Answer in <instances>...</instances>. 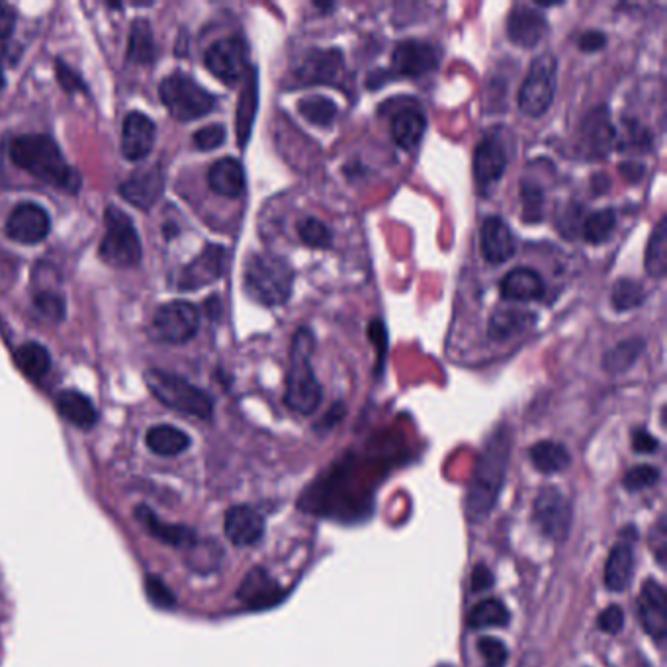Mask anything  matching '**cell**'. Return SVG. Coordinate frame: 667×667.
Returning <instances> with one entry per match:
<instances>
[{"mask_svg": "<svg viewBox=\"0 0 667 667\" xmlns=\"http://www.w3.org/2000/svg\"><path fill=\"white\" fill-rule=\"evenodd\" d=\"M511 458V433L507 427H499L484 446L478 468L470 482L466 495V515L470 523H482L497 503L505 484Z\"/></svg>", "mask_w": 667, "mask_h": 667, "instance_id": "1", "label": "cell"}, {"mask_svg": "<svg viewBox=\"0 0 667 667\" xmlns=\"http://www.w3.org/2000/svg\"><path fill=\"white\" fill-rule=\"evenodd\" d=\"M14 165L65 192H77L81 178L69 167L57 143L42 134L20 135L10 145Z\"/></svg>", "mask_w": 667, "mask_h": 667, "instance_id": "2", "label": "cell"}, {"mask_svg": "<svg viewBox=\"0 0 667 667\" xmlns=\"http://www.w3.org/2000/svg\"><path fill=\"white\" fill-rule=\"evenodd\" d=\"M315 351V337L310 327H300L292 339L290 349V370L286 378V405L300 413L312 415L323 400V388L315 376L312 358Z\"/></svg>", "mask_w": 667, "mask_h": 667, "instance_id": "3", "label": "cell"}, {"mask_svg": "<svg viewBox=\"0 0 667 667\" xmlns=\"http://www.w3.org/2000/svg\"><path fill=\"white\" fill-rule=\"evenodd\" d=\"M245 292L263 306H282L288 302L294 286V270L276 255L257 253L245 265Z\"/></svg>", "mask_w": 667, "mask_h": 667, "instance_id": "4", "label": "cell"}, {"mask_svg": "<svg viewBox=\"0 0 667 667\" xmlns=\"http://www.w3.org/2000/svg\"><path fill=\"white\" fill-rule=\"evenodd\" d=\"M145 382L157 400L182 415L196 419H210L214 413L212 398L204 390L196 388L194 384H190L177 374L153 368L145 372Z\"/></svg>", "mask_w": 667, "mask_h": 667, "instance_id": "5", "label": "cell"}, {"mask_svg": "<svg viewBox=\"0 0 667 667\" xmlns=\"http://www.w3.org/2000/svg\"><path fill=\"white\" fill-rule=\"evenodd\" d=\"M159 94L169 114L180 122H192L210 114L216 106V98L200 87L186 73H171L163 79Z\"/></svg>", "mask_w": 667, "mask_h": 667, "instance_id": "6", "label": "cell"}, {"mask_svg": "<svg viewBox=\"0 0 667 667\" xmlns=\"http://www.w3.org/2000/svg\"><path fill=\"white\" fill-rule=\"evenodd\" d=\"M106 233L100 243V259L110 267L132 268L141 261V241L134 222L120 208L106 210Z\"/></svg>", "mask_w": 667, "mask_h": 667, "instance_id": "7", "label": "cell"}, {"mask_svg": "<svg viewBox=\"0 0 667 667\" xmlns=\"http://www.w3.org/2000/svg\"><path fill=\"white\" fill-rule=\"evenodd\" d=\"M558 59L546 51L531 63L527 79L519 90V108L531 118H540L548 112L556 94Z\"/></svg>", "mask_w": 667, "mask_h": 667, "instance_id": "8", "label": "cell"}, {"mask_svg": "<svg viewBox=\"0 0 667 667\" xmlns=\"http://www.w3.org/2000/svg\"><path fill=\"white\" fill-rule=\"evenodd\" d=\"M441 49L423 40H405L396 45L392 53L390 71H380L382 77H425L439 69Z\"/></svg>", "mask_w": 667, "mask_h": 667, "instance_id": "9", "label": "cell"}, {"mask_svg": "<svg viewBox=\"0 0 667 667\" xmlns=\"http://www.w3.org/2000/svg\"><path fill=\"white\" fill-rule=\"evenodd\" d=\"M206 69L225 85H237L249 69V47L243 38H223L204 55Z\"/></svg>", "mask_w": 667, "mask_h": 667, "instance_id": "10", "label": "cell"}, {"mask_svg": "<svg viewBox=\"0 0 667 667\" xmlns=\"http://www.w3.org/2000/svg\"><path fill=\"white\" fill-rule=\"evenodd\" d=\"M345 79V57L341 49H312L294 73V87L329 85L339 87Z\"/></svg>", "mask_w": 667, "mask_h": 667, "instance_id": "11", "label": "cell"}, {"mask_svg": "<svg viewBox=\"0 0 667 667\" xmlns=\"http://www.w3.org/2000/svg\"><path fill=\"white\" fill-rule=\"evenodd\" d=\"M617 141V130L605 106H597L585 114L579 124L578 147L585 159H607Z\"/></svg>", "mask_w": 667, "mask_h": 667, "instance_id": "12", "label": "cell"}, {"mask_svg": "<svg viewBox=\"0 0 667 667\" xmlns=\"http://www.w3.org/2000/svg\"><path fill=\"white\" fill-rule=\"evenodd\" d=\"M200 327V313L188 302H169L153 317V329L165 343H188Z\"/></svg>", "mask_w": 667, "mask_h": 667, "instance_id": "13", "label": "cell"}, {"mask_svg": "<svg viewBox=\"0 0 667 667\" xmlns=\"http://www.w3.org/2000/svg\"><path fill=\"white\" fill-rule=\"evenodd\" d=\"M534 521L538 529L554 540H564L572 525L570 501L558 488H544L534 501Z\"/></svg>", "mask_w": 667, "mask_h": 667, "instance_id": "14", "label": "cell"}, {"mask_svg": "<svg viewBox=\"0 0 667 667\" xmlns=\"http://www.w3.org/2000/svg\"><path fill=\"white\" fill-rule=\"evenodd\" d=\"M229 253L222 245H208L204 251L180 270L177 278V288L182 292L200 290L204 286L214 284L220 280L227 268Z\"/></svg>", "mask_w": 667, "mask_h": 667, "instance_id": "15", "label": "cell"}, {"mask_svg": "<svg viewBox=\"0 0 667 667\" xmlns=\"http://www.w3.org/2000/svg\"><path fill=\"white\" fill-rule=\"evenodd\" d=\"M638 615L646 634L654 640H664L667 634V595L664 585L656 579H646L638 599Z\"/></svg>", "mask_w": 667, "mask_h": 667, "instance_id": "16", "label": "cell"}, {"mask_svg": "<svg viewBox=\"0 0 667 667\" xmlns=\"http://www.w3.org/2000/svg\"><path fill=\"white\" fill-rule=\"evenodd\" d=\"M49 216L42 206L38 204H20L14 208L6 222V235L22 245H36L44 241L49 233Z\"/></svg>", "mask_w": 667, "mask_h": 667, "instance_id": "17", "label": "cell"}, {"mask_svg": "<svg viewBox=\"0 0 667 667\" xmlns=\"http://www.w3.org/2000/svg\"><path fill=\"white\" fill-rule=\"evenodd\" d=\"M265 517L251 505H235L225 513L223 531L231 544L245 548L265 536Z\"/></svg>", "mask_w": 667, "mask_h": 667, "instance_id": "18", "label": "cell"}, {"mask_svg": "<svg viewBox=\"0 0 667 667\" xmlns=\"http://www.w3.org/2000/svg\"><path fill=\"white\" fill-rule=\"evenodd\" d=\"M507 163L509 157L501 137L497 134L486 135L474 151V178L478 186L484 190L499 182L507 169Z\"/></svg>", "mask_w": 667, "mask_h": 667, "instance_id": "19", "label": "cell"}, {"mask_svg": "<svg viewBox=\"0 0 667 667\" xmlns=\"http://www.w3.org/2000/svg\"><path fill=\"white\" fill-rule=\"evenodd\" d=\"M163 190H165V175L159 167L137 171L120 186L122 198L139 210L153 208L161 198Z\"/></svg>", "mask_w": 667, "mask_h": 667, "instance_id": "20", "label": "cell"}, {"mask_svg": "<svg viewBox=\"0 0 667 667\" xmlns=\"http://www.w3.org/2000/svg\"><path fill=\"white\" fill-rule=\"evenodd\" d=\"M548 30L546 16L533 6L517 4L507 18V36L513 44L534 47L540 44Z\"/></svg>", "mask_w": 667, "mask_h": 667, "instance_id": "21", "label": "cell"}, {"mask_svg": "<svg viewBox=\"0 0 667 667\" xmlns=\"http://www.w3.org/2000/svg\"><path fill=\"white\" fill-rule=\"evenodd\" d=\"M135 519L137 523L141 525V529H145L149 536H153L155 540L167 544V546H173V548H190L198 536L184 527V525H173V523H167L163 521L151 507L147 505H137L135 507Z\"/></svg>", "mask_w": 667, "mask_h": 667, "instance_id": "22", "label": "cell"}, {"mask_svg": "<svg viewBox=\"0 0 667 667\" xmlns=\"http://www.w3.org/2000/svg\"><path fill=\"white\" fill-rule=\"evenodd\" d=\"M480 245H482L484 259L491 265L507 263L515 255V249H517L511 227L499 216H491L482 225Z\"/></svg>", "mask_w": 667, "mask_h": 667, "instance_id": "23", "label": "cell"}, {"mask_svg": "<svg viewBox=\"0 0 667 667\" xmlns=\"http://www.w3.org/2000/svg\"><path fill=\"white\" fill-rule=\"evenodd\" d=\"M155 143V124L145 114L132 112L122 128V155L128 161L145 159Z\"/></svg>", "mask_w": 667, "mask_h": 667, "instance_id": "24", "label": "cell"}, {"mask_svg": "<svg viewBox=\"0 0 667 667\" xmlns=\"http://www.w3.org/2000/svg\"><path fill=\"white\" fill-rule=\"evenodd\" d=\"M499 292L509 302H536L546 294L542 276L531 268H515L503 276Z\"/></svg>", "mask_w": 667, "mask_h": 667, "instance_id": "25", "label": "cell"}, {"mask_svg": "<svg viewBox=\"0 0 667 667\" xmlns=\"http://www.w3.org/2000/svg\"><path fill=\"white\" fill-rule=\"evenodd\" d=\"M237 597L249 609H267L280 601L282 591L280 585L270 578L265 570L255 568L249 572L247 578L243 579Z\"/></svg>", "mask_w": 667, "mask_h": 667, "instance_id": "26", "label": "cell"}, {"mask_svg": "<svg viewBox=\"0 0 667 667\" xmlns=\"http://www.w3.org/2000/svg\"><path fill=\"white\" fill-rule=\"evenodd\" d=\"M632 574H634V550H632V542L630 540H623L619 542L605 564V585L613 591V593H621L626 591L630 581H632Z\"/></svg>", "mask_w": 667, "mask_h": 667, "instance_id": "27", "label": "cell"}, {"mask_svg": "<svg viewBox=\"0 0 667 667\" xmlns=\"http://www.w3.org/2000/svg\"><path fill=\"white\" fill-rule=\"evenodd\" d=\"M208 184L223 198H239L245 190V171L241 163L231 157L220 159L208 173Z\"/></svg>", "mask_w": 667, "mask_h": 667, "instance_id": "28", "label": "cell"}, {"mask_svg": "<svg viewBox=\"0 0 667 667\" xmlns=\"http://www.w3.org/2000/svg\"><path fill=\"white\" fill-rule=\"evenodd\" d=\"M57 409L63 419H67L73 427L89 431L98 421V411L92 405V401L77 392V390H65L57 396Z\"/></svg>", "mask_w": 667, "mask_h": 667, "instance_id": "29", "label": "cell"}, {"mask_svg": "<svg viewBox=\"0 0 667 667\" xmlns=\"http://www.w3.org/2000/svg\"><path fill=\"white\" fill-rule=\"evenodd\" d=\"M257 106H259V83H257V71L251 69L247 73V83L241 92V98L237 104V116H235V130H237V139L241 147H245L251 137L253 122L257 116Z\"/></svg>", "mask_w": 667, "mask_h": 667, "instance_id": "30", "label": "cell"}, {"mask_svg": "<svg viewBox=\"0 0 667 667\" xmlns=\"http://www.w3.org/2000/svg\"><path fill=\"white\" fill-rule=\"evenodd\" d=\"M536 323V315L525 310H497L493 312L488 323V335L493 341L503 343L509 341Z\"/></svg>", "mask_w": 667, "mask_h": 667, "instance_id": "31", "label": "cell"}, {"mask_svg": "<svg viewBox=\"0 0 667 667\" xmlns=\"http://www.w3.org/2000/svg\"><path fill=\"white\" fill-rule=\"evenodd\" d=\"M145 445H147V448L153 454L171 458V456H178V454L186 452L190 448V445H192V441L178 427H173V425H155V427H151L147 431Z\"/></svg>", "mask_w": 667, "mask_h": 667, "instance_id": "32", "label": "cell"}, {"mask_svg": "<svg viewBox=\"0 0 667 667\" xmlns=\"http://www.w3.org/2000/svg\"><path fill=\"white\" fill-rule=\"evenodd\" d=\"M427 132V118L421 110H401L392 120V137L401 149H415Z\"/></svg>", "mask_w": 667, "mask_h": 667, "instance_id": "33", "label": "cell"}, {"mask_svg": "<svg viewBox=\"0 0 667 667\" xmlns=\"http://www.w3.org/2000/svg\"><path fill=\"white\" fill-rule=\"evenodd\" d=\"M531 462L534 468L542 474H560L564 470L570 468L572 464V456L568 452V448L562 443H554V441H540L536 445L531 446L529 450Z\"/></svg>", "mask_w": 667, "mask_h": 667, "instance_id": "34", "label": "cell"}, {"mask_svg": "<svg viewBox=\"0 0 667 667\" xmlns=\"http://www.w3.org/2000/svg\"><path fill=\"white\" fill-rule=\"evenodd\" d=\"M644 267L652 278H662L667 268V220L662 218L652 231V237L646 247Z\"/></svg>", "mask_w": 667, "mask_h": 667, "instance_id": "35", "label": "cell"}, {"mask_svg": "<svg viewBox=\"0 0 667 667\" xmlns=\"http://www.w3.org/2000/svg\"><path fill=\"white\" fill-rule=\"evenodd\" d=\"M298 112L304 120H308L313 126L329 128L335 122L339 108L331 98L321 96V94H312V96H306L298 102Z\"/></svg>", "mask_w": 667, "mask_h": 667, "instance_id": "36", "label": "cell"}, {"mask_svg": "<svg viewBox=\"0 0 667 667\" xmlns=\"http://www.w3.org/2000/svg\"><path fill=\"white\" fill-rule=\"evenodd\" d=\"M644 339L632 337L626 339L623 343H619L617 347H613L609 353L603 356V368L611 374H621L626 372L628 368H632L636 364V360L644 353Z\"/></svg>", "mask_w": 667, "mask_h": 667, "instance_id": "37", "label": "cell"}, {"mask_svg": "<svg viewBox=\"0 0 667 667\" xmlns=\"http://www.w3.org/2000/svg\"><path fill=\"white\" fill-rule=\"evenodd\" d=\"M509 619H511V615L499 599H484L472 609V613L468 617V624L474 630L503 628V626L509 624Z\"/></svg>", "mask_w": 667, "mask_h": 667, "instance_id": "38", "label": "cell"}, {"mask_svg": "<svg viewBox=\"0 0 667 667\" xmlns=\"http://www.w3.org/2000/svg\"><path fill=\"white\" fill-rule=\"evenodd\" d=\"M16 364L30 380H42L51 368V356L40 343H26L16 351Z\"/></svg>", "mask_w": 667, "mask_h": 667, "instance_id": "39", "label": "cell"}, {"mask_svg": "<svg viewBox=\"0 0 667 667\" xmlns=\"http://www.w3.org/2000/svg\"><path fill=\"white\" fill-rule=\"evenodd\" d=\"M617 227V214L611 208L591 212L583 223H581V233L587 243L591 245H601L611 239L613 231Z\"/></svg>", "mask_w": 667, "mask_h": 667, "instance_id": "40", "label": "cell"}, {"mask_svg": "<svg viewBox=\"0 0 667 667\" xmlns=\"http://www.w3.org/2000/svg\"><path fill=\"white\" fill-rule=\"evenodd\" d=\"M646 300V292L642 288L640 282L632 280V278H619L613 286L611 292V304L617 312H630L636 310L644 304Z\"/></svg>", "mask_w": 667, "mask_h": 667, "instance_id": "41", "label": "cell"}, {"mask_svg": "<svg viewBox=\"0 0 667 667\" xmlns=\"http://www.w3.org/2000/svg\"><path fill=\"white\" fill-rule=\"evenodd\" d=\"M128 57L139 63V65H149L155 59V44H153V34L151 28L145 20H137L132 26V36H130V51Z\"/></svg>", "mask_w": 667, "mask_h": 667, "instance_id": "42", "label": "cell"}, {"mask_svg": "<svg viewBox=\"0 0 667 667\" xmlns=\"http://www.w3.org/2000/svg\"><path fill=\"white\" fill-rule=\"evenodd\" d=\"M298 235L302 243H306L312 249H327L333 243V233L329 225L317 218H306L298 223Z\"/></svg>", "mask_w": 667, "mask_h": 667, "instance_id": "43", "label": "cell"}, {"mask_svg": "<svg viewBox=\"0 0 667 667\" xmlns=\"http://www.w3.org/2000/svg\"><path fill=\"white\" fill-rule=\"evenodd\" d=\"M145 595L149 599V603L155 609L161 611H173L177 609V595L171 591V587L159 578V576H147L145 578Z\"/></svg>", "mask_w": 667, "mask_h": 667, "instance_id": "44", "label": "cell"}, {"mask_svg": "<svg viewBox=\"0 0 667 667\" xmlns=\"http://www.w3.org/2000/svg\"><path fill=\"white\" fill-rule=\"evenodd\" d=\"M34 310L44 321L59 323L65 317V302L55 292H40L34 298Z\"/></svg>", "mask_w": 667, "mask_h": 667, "instance_id": "45", "label": "cell"}, {"mask_svg": "<svg viewBox=\"0 0 667 667\" xmlns=\"http://www.w3.org/2000/svg\"><path fill=\"white\" fill-rule=\"evenodd\" d=\"M658 480H660V470L654 468V466L642 464V466H636V468L628 470L623 482L626 490L640 491L656 486Z\"/></svg>", "mask_w": 667, "mask_h": 667, "instance_id": "46", "label": "cell"}, {"mask_svg": "<svg viewBox=\"0 0 667 667\" xmlns=\"http://www.w3.org/2000/svg\"><path fill=\"white\" fill-rule=\"evenodd\" d=\"M521 198H523V208H525V222H538L542 216V204H544L542 188L531 180H525L521 188Z\"/></svg>", "mask_w": 667, "mask_h": 667, "instance_id": "47", "label": "cell"}, {"mask_svg": "<svg viewBox=\"0 0 667 667\" xmlns=\"http://www.w3.org/2000/svg\"><path fill=\"white\" fill-rule=\"evenodd\" d=\"M478 652L484 656L486 667H505L509 660L507 646L493 636H482L478 640Z\"/></svg>", "mask_w": 667, "mask_h": 667, "instance_id": "48", "label": "cell"}, {"mask_svg": "<svg viewBox=\"0 0 667 667\" xmlns=\"http://www.w3.org/2000/svg\"><path fill=\"white\" fill-rule=\"evenodd\" d=\"M225 135H227V132H225L222 124H212V126L202 128L194 134V145L200 151H214V149L222 147Z\"/></svg>", "mask_w": 667, "mask_h": 667, "instance_id": "49", "label": "cell"}, {"mask_svg": "<svg viewBox=\"0 0 667 667\" xmlns=\"http://www.w3.org/2000/svg\"><path fill=\"white\" fill-rule=\"evenodd\" d=\"M597 626L599 630L615 636L623 630L624 626V611L619 605H609L605 611H601L599 619H597Z\"/></svg>", "mask_w": 667, "mask_h": 667, "instance_id": "50", "label": "cell"}, {"mask_svg": "<svg viewBox=\"0 0 667 667\" xmlns=\"http://www.w3.org/2000/svg\"><path fill=\"white\" fill-rule=\"evenodd\" d=\"M660 448V443L654 435H650L646 429H636L632 433V450L638 454H652Z\"/></svg>", "mask_w": 667, "mask_h": 667, "instance_id": "51", "label": "cell"}, {"mask_svg": "<svg viewBox=\"0 0 667 667\" xmlns=\"http://www.w3.org/2000/svg\"><path fill=\"white\" fill-rule=\"evenodd\" d=\"M578 45L579 49L585 53H595L607 45V36L599 30H589L583 36H579Z\"/></svg>", "mask_w": 667, "mask_h": 667, "instance_id": "52", "label": "cell"}, {"mask_svg": "<svg viewBox=\"0 0 667 667\" xmlns=\"http://www.w3.org/2000/svg\"><path fill=\"white\" fill-rule=\"evenodd\" d=\"M14 26H16V10L10 4L0 2V38H8Z\"/></svg>", "mask_w": 667, "mask_h": 667, "instance_id": "53", "label": "cell"}, {"mask_svg": "<svg viewBox=\"0 0 667 667\" xmlns=\"http://www.w3.org/2000/svg\"><path fill=\"white\" fill-rule=\"evenodd\" d=\"M493 585V576H491L490 568L480 564L474 568L472 574V591H486Z\"/></svg>", "mask_w": 667, "mask_h": 667, "instance_id": "54", "label": "cell"}, {"mask_svg": "<svg viewBox=\"0 0 667 667\" xmlns=\"http://www.w3.org/2000/svg\"><path fill=\"white\" fill-rule=\"evenodd\" d=\"M57 75H59V83L65 87L67 90H73V89H79L81 87V81H79V77L67 67V65H63V63H59V67H57Z\"/></svg>", "mask_w": 667, "mask_h": 667, "instance_id": "55", "label": "cell"}, {"mask_svg": "<svg viewBox=\"0 0 667 667\" xmlns=\"http://www.w3.org/2000/svg\"><path fill=\"white\" fill-rule=\"evenodd\" d=\"M619 169H621V173H623L624 177L628 178L630 182H636V180H640L642 175H644V165H640V163H636V161L623 163Z\"/></svg>", "mask_w": 667, "mask_h": 667, "instance_id": "56", "label": "cell"}, {"mask_svg": "<svg viewBox=\"0 0 667 667\" xmlns=\"http://www.w3.org/2000/svg\"><path fill=\"white\" fill-rule=\"evenodd\" d=\"M4 89V73H2V67H0V90Z\"/></svg>", "mask_w": 667, "mask_h": 667, "instance_id": "57", "label": "cell"}]
</instances>
